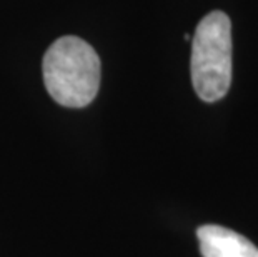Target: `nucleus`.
<instances>
[{
	"mask_svg": "<svg viewBox=\"0 0 258 257\" xmlns=\"http://www.w3.org/2000/svg\"><path fill=\"white\" fill-rule=\"evenodd\" d=\"M42 70L47 92L63 107L89 106L100 87V59L92 45L74 35L60 37L47 48Z\"/></svg>",
	"mask_w": 258,
	"mask_h": 257,
	"instance_id": "nucleus-1",
	"label": "nucleus"
},
{
	"mask_svg": "<svg viewBox=\"0 0 258 257\" xmlns=\"http://www.w3.org/2000/svg\"><path fill=\"white\" fill-rule=\"evenodd\" d=\"M191 84L203 102H217L232 84V22L222 10L207 14L191 40Z\"/></svg>",
	"mask_w": 258,
	"mask_h": 257,
	"instance_id": "nucleus-2",
	"label": "nucleus"
},
{
	"mask_svg": "<svg viewBox=\"0 0 258 257\" xmlns=\"http://www.w3.org/2000/svg\"><path fill=\"white\" fill-rule=\"evenodd\" d=\"M203 257H258V247L232 229L207 224L197 229Z\"/></svg>",
	"mask_w": 258,
	"mask_h": 257,
	"instance_id": "nucleus-3",
	"label": "nucleus"
}]
</instances>
